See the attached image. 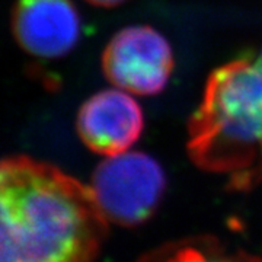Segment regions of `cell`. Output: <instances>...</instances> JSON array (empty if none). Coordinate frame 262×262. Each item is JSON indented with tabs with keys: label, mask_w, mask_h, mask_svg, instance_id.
<instances>
[{
	"label": "cell",
	"mask_w": 262,
	"mask_h": 262,
	"mask_svg": "<svg viewBox=\"0 0 262 262\" xmlns=\"http://www.w3.org/2000/svg\"><path fill=\"white\" fill-rule=\"evenodd\" d=\"M86 2H89L91 5H95V6H101V8H114V6L124 3L125 0H86Z\"/></svg>",
	"instance_id": "ba28073f"
},
{
	"label": "cell",
	"mask_w": 262,
	"mask_h": 262,
	"mask_svg": "<svg viewBox=\"0 0 262 262\" xmlns=\"http://www.w3.org/2000/svg\"><path fill=\"white\" fill-rule=\"evenodd\" d=\"M196 166L236 188L262 182V47L215 69L188 124Z\"/></svg>",
	"instance_id": "7a4b0ae2"
},
{
	"label": "cell",
	"mask_w": 262,
	"mask_h": 262,
	"mask_svg": "<svg viewBox=\"0 0 262 262\" xmlns=\"http://www.w3.org/2000/svg\"><path fill=\"white\" fill-rule=\"evenodd\" d=\"M82 22L72 0H18L12 31L24 51L44 60L61 58L76 47Z\"/></svg>",
	"instance_id": "8992f818"
},
{
	"label": "cell",
	"mask_w": 262,
	"mask_h": 262,
	"mask_svg": "<svg viewBox=\"0 0 262 262\" xmlns=\"http://www.w3.org/2000/svg\"><path fill=\"white\" fill-rule=\"evenodd\" d=\"M91 189L108 222L139 225L159 204L165 173L149 155L125 151L106 158L95 169Z\"/></svg>",
	"instance_id": "3957f363"
},
{
	"label": "cell",
	"mask_w": 262,
	"mask_h": 262,
	"mask_svg": "<svg viewBox=\"0 0 262 262\" xmlns=\"http://www.w3.org/2000/svg\"><path fill=\"white\" fill-rule=\"evenodd\" d=\"M102 70L111 83L136 95H156L173 72L168 39L149 25H133L117 32L102 54Z\"/></svg>",
	"instance_id": "277c9868"
},
{
	"label": "cell",
	"mask_w": 262,
	"mask_h": 262,
	"mask_svg": "<svg viewBox=\"0 0 262 262\" xmlns=\"http://www.w3.org/2000/svg\"><path fill=\"white\" fill-rule=\"evenodd\" d=\"M140 262H262L259 256L232 249L213 239H188L143 256Z\"/></svg>",
	"instance_id": "52a82bcc"
},
{
	"label": "cell",
	"mask_w": 262,
	"mask_h": 262,
	"mask_svg": "<svg viewBox=\"0 0 262 262\" xmlns=\"http://www.w3.org/2000/svg\"><path fill=\"white\" fill-rule=\"evenodd\" d=\"M0 207V262H94L105 239L91 187L28 156L2 162Z\"/></svg>",
	"instance_id": "6da1fadb"
},
{
	"label": "cell",
	"mask_w": 262,
	"mask_h": 262,
	"mask_svg": "<svg viewBox=\"0 0 262 262\" xmlns=\"http://www.w3.org/2000/svg\"><path fill=\"white\" fill-rule=\"evenodd\" d=\"M144 125L140 105L121 89L92 95L79 108L76 131L83 144L105 158L128 151Z\"/></svg>",
	"instance_id": "5b68a950"
}]
</instances>
